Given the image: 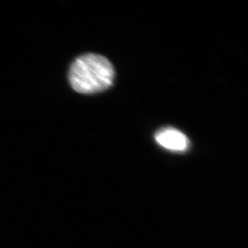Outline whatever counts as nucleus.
I'll return each instance as SVG.
<instances>
[{
	"instance_id": "obj_2",
	"label": "nucleus",
	"mask_w": 248,
	"mask_h": 248,
	"mask_svg": "<svg viewBox=\"0 0 248 248\" xmlns=\"http://www.w3.org/2000/svg\"><path fill=\"white\" fill-rule=\"evenodd\" d=\"M155 140L162 147L173 152H185L190 148V139L173 128L160 129L155 134Z\"/></svg>"
},
{
	"instance_id": "obj_1",
	"label": "nucleus",
	"mask_w": 248,
	"mask_h": 248,
	"mask_svg": "<svg viewBox=\"0 0 248 248\" xmlns=\"http://www.w3.org/2000/svg\"><path fill=\"white\" fill-rule=\"evenodd\" d=\"M115 71L108 59L97 54L79 56L72 63L68 78L75 91L82 94H93L111 86Z\"/></svg>"
}]
</instances>
